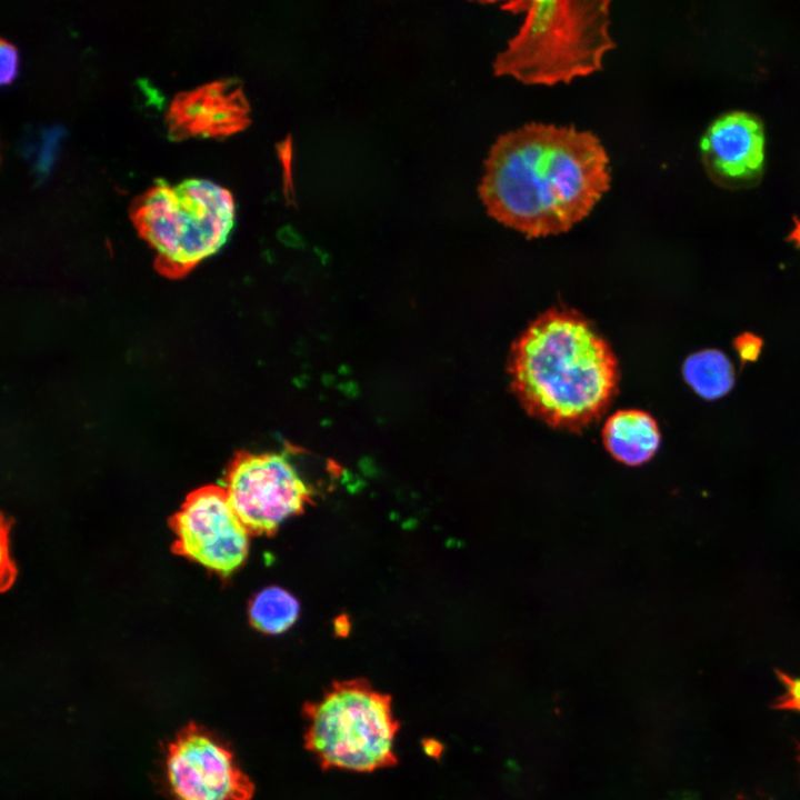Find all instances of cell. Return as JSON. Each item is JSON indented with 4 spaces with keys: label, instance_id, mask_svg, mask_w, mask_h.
Segmentation results:
<instances>
[{
    "label": "cell",
    "instance_id": "1",
    "mask_svg": "<svg viewBox=\"0 0 800 800\" xmlns=\"http://www.w3.org/2000/svg\"><path fill=\"white\" fill-rule=\"evenodd\" d=\"M479 194L498 222L528 238L570 230L610 186L600 140L573 126L528 123L500 136L484 161Z\"/></svg>",
    "mask_w": 800,
    "mask_h": 800
},
{
    "label": "cell",
    "instance_id": "2",
    "mask_svg": "<svg viewBox=\"0 0 800 800\" xmlns=\"http://www.w3.org/2000/svg\"><path fill=\"white\" fill-rule=\"evenodd\" d=\"M511 390L527 411L551 428L579 432L598 421L618 392V360L579 313L550 309L512 343Z\"/></svg>",
    "mask_w": 800,
    "mask_h": 800
},
{
    "label": "cell",
    "instance_id": "3",
    "mask_svg": "<svg viewBox=\"0 0 800 800\" xmlns=\"http://www.w3.org/2000/svg\"><path fill=\"white\" fill-rule=\"evenodd\" d=\"M610 1H512L502 9L523 13L519 32L493 62L496 76L527 84L569 82L601 69L614 47Z\"/></svg>",
    "mask_w": 800,
    "mask_h": 800
},
{
    "label": "cell",
    "instance_id": "4",
    "mask_svg": "<svg viewBox=\"0 0 800 800\" xmlns=\"http://www.w3.org/2000/svg\"><path fill=\"white\" fill-rule=\"evenodd\" d=\"M133 223L154 252L161 273L180 277L219 251L234 224L231 193L207 179L164 180L136 198Z\"/></svg>",
    "mask_w": 800,
    "mask_h": 800
},
{
    "label": "cell",
    "instance_id": "5",
    "mask_svg": "<svg viewBox=\"0 0 800 800\" xmlns=\"http://www.w3.org/2000/svg\"><path fill=\"white\" fill-rule=\"evenodd\" d=\"M303 713L306 748L322 768L372 772L397 763L399 722L391 698L366 680L334 683Z\"/></svg>",
    "mask_w": 800,
    "mask_h": 800
},
{
    "label": "cell",
    "instance_id": "6",
    "mask_svg": "<svg viewBox=\"0 0 800 800\" xmlns=\"http://www.w3.org/2000/svg\"><path fill=\"white\" fill-rule=\"evenodd\" d=\"M228 499L250 533L273 534L289 518L311 504L313 490L286 453L242 452L230 463Z\"/></svg>",
    "mask_w": 800,
    "mask_h": 800
},
{
    "label": "cell",
    "instance_id": "7",
    "mask_svg": "<svg viewBox=\"0 0 800 800\" xmlns=\"http://www.w3.org/2000/svg\"><path fill=\"white\" fill-rule=\"evenodd\" d=\"M163 771L174 800H250L254 793L231 749L194 722L181 728L167 746Z\"/></svg>",
    "mask_w": 800,
    "mask_h": 800
},
{
    "label": "cell",
    "instance_id": "8",
    "mask_svg": "<svg viewBox=\"0 0 800 800\" xmlns=\"http://www.w3.org/2000/svg\"><path fill=\"white\" fill-rule=\"evenodd\" d=\"M173 550L221 577L246 561L250 532L233 510L226 490L207 486L192 491L171 519Z\"/></svg>",
    "mask_w": 800,
    "mask_h": 800
},
{
    "label": "cell",
    "instance_id": "9",
    "mask_svg": "<svg viewBox=\"0 0 800 800\" xmlns=\"http://www.w3.org/2000/svg\"><path fill=\"white\" fill-rule=\"evenodd\" d=\"M700 147L703 166L716 183L743 188L761 179L764 131L757 114L740 110L721 114L706 130Z\"/></svg>",
    "mask_w": 800,
    "mask_h": 800
},
{
    "label": "cell",
    "instance_id": "10",
    "mask_svg": "<svg viewBox=\"0 0 800 800\" xmlns=\"http://www.w3.org/2000/svg\"><path fill=\"white\" fill-rule=\"evenodd\" d=\"M247 106L232 81H216L179 93L171 102L167 120L174 139L231 133L246 122Z\"/></svg>",
    "mask_w": 800,
    "mask_h": 800
},
{
    "label": "cell",
    "instance_id": "11",
    "mask_svg": "<svg viewBox=\"0 0 800 800\" xmlns=\"http://www.w3.org/2000/svg\"><path fill=\"white\" fill-rule=\"evenodd\" d=\"M602 441L610 456L627 466L638 467L650 461L661 442L654 418L642 410H619L602 428Z\"/></svg>",
    "mask_w": 800,
    "mask_h": 800
},
{
    "label": "cell",
    "instance_id": "12",
    "mask_svg": "<svg viewBox=\"0 0 800 800\" xmlns=\"http://www.w3.org/2000/svg\"><path fill=\"white\" fill-rule=\"evenodd\" d=\"M686 383L703 400L713 401L734 387L736 372L727 354L714 348L691 353L682 364Z\"/></svg>",
    "mask_w": 800,
    "mask_h": 800
},
{
    "label": "cell",
    "instance_id": "13",
    "mask_svg": "<svg viewBox=\"0 0 800 800\" xmlns=\"http://www.w3.org/2000/svg\"><path fill=\"white\" fill-rule=\"evenodd\" d=\"M298 600L280 587H268L258 592L249 606L251 624L267 634L287 631L298 619Z\"/></svg>",
    "mask_w": 800,
    "mask_h": 800
},
{
    "label": "cell",
    "instance_id": "14",
    "mask_svg": "<svg viewBox=\"0 0 800 800\" xmlns=\"http://www.w3.org/2000/svg\"><path fill=\"white\" fill-rule=\"evenodd\" d=\"M763 346V339L749 331L742 332L732 340V348L740 360V371L746 364L758 361Z\"/></svg>",
    "mask_w": 800,
    "mask_h": 800
},
{
    "label": "cell",
    "instance_id": "15",
    "mask_svg": "<svg viewBox=\"0 0 800 800\" xmlns=\"http://www.w3.org/2000/svg\"><path fill=\"white\" fill-rule=\"evenodd\" d=\"M61 136L62 128L58 126L51 127L42 133L41 146L36 163V169L39 173L44 174L50 170Z\"/></svg>",
    "mask_w": 800,
    "mask_h": 800
},
{
    "label": "cell",
    "instance_id": "16",
    "mask_svg": "<svg viewBox=\"0 0 800 800\" xmlns=\"http://www.w3.org/2000/svg\"><path fill=\"white\" fill-rule=\"evenodd\" d=\"M776 674L786 691L773 703L774 709L800 711V678H793L783 671L776 670Z\"/></svg>",
    "mask_w": 800,
    "mask_h": 800
},
{
    "label": "cell",
    "instance_id": "17",
    "mask_svg": "<svg viewBox=\"0 0 800 800\" xmlns=\"http://www.w3.org/2000/svg\"><path fill=\"white\" fill-rule=\"evenodd\" d=\"M0 82L10 83L18 73L19 54L17 48L4 39L0 42Z\"/></svg>",
    "mask_w": 800,
    "mask_h": 800
},
{
    "label": "cell",
    "instance_id": "18",
    "mask_svg": "<svg viewBox=\"0 0 800 800\" xmlns=\"http://www.w3.org/2000/svg\"><path fill=\"white\" fill-rule=\"evenodd\" d=\"M794 228L786 237V241L793 242L794 246L800 249V219L797 216L792 217Z\"/></svg>",
    "mask_w": 800,
    "mask_h": 800
},
{
    "label": "cell",
    "instance_id": "19",
    "mask_svg": "<svg viewBox=\"0 0 800 800\" xmlns=\"http://www.w3.org/2000/svg\"><path fill=\"white\" fill-rule=\"evenodd\" d=\"M424 748L426 752L432 757H439L442 751V746L433 740L428 741Z\"/></svg>",
    "mask_w": 800,
    "mask_h": 800
},
{
    "label": "cell",
    "instance_id": "20",
    "mask_svg": "<svg viewBox=\"0 0 800 800\" xmlns=\"http://www.w3.org/2000/svg\"><path fill=\"white\" fill-rule=\"evenodd\" d=\"M800 758V757H799Z\"/></svg>",
    "mask_w": 800,
    "mask_h": 800
}]
</instances>
